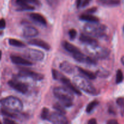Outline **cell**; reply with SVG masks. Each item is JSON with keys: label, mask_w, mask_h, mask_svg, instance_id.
Wrapping results in <instances>:
<instances>
[{"label": "cell", "mask_w": 124, "mask_h": 124, "mask_svg": "<svg viewBox=\"0 0 124 124\" xmlns=\"http://www.w3.org/2000/svg\"><path fill=\"white\" fill-rule=\"evenodd\" d=\"M53 94L60 101L63 106L67 107L72 106L74 96L71 91L64 87H55L53 89Z\"/></svg>", "instance_id": "cell-1"}, {"label": "cell", "mask_w": 124, "mask_h": 124, "mask_svg": "<svg viewBox=\"0 0 124 124\" xmlns=\"http://www.w3.org/2000/svg\"><path fill=\"white\" fill-rule=\"evenodd\" d=\"M73 82L76 87H78L84 92L91 94H96L97 90L93 85L89 82L87 78L81 76H76L73 78Z\"/></svg>", "instance_id": "cell-2"}, {"label": "cell", "mask_w": 124, "mask_h": 124, "mask_svg": "<svg viewBox=\"0 0 124 124\" xmlns=\"http://www.w3.org/2000/svg\"><path fill=\"white\" fill-rule=\"evenodd\" d=\"M85 50L93 58L104 59L109 56L110 51L105 47H99L98 46H88L85 48Z\"/></svg>", "instance_id": "cell-3"}, {"label": "cell", "mask_w": 124, "mask_h": 124, "mask_svg": "<svg viewBox=\"0 0 124 124\" xmlns=\"http://www.w3.org/2000/svg\"><path fill=\"white\" fill-rule=\"evenodd\" d=\"M106 26L105 25L98 24L97 23H92L85 25L84 30L88 35H92L94 36L101 37L104 35L106 30Z\"/></svg>", "instance_id": "cell-4"}, {"label": "cell", "mask_w": 124, "mask_h": 124, "mask_svg": "<svg viewBox=\"0 0 124 124\" xmlns=\"http://www.w3.org/2000/svg\"><path fill=\"white\" fill-rule=\"evenodd\" d=\"M1 103L9 110L19 111L23 109V105L19 99L14 97H8L1 101Z\"/></svg>", "instance_id": "cell-5"}, {"label": "cell", "mask_w": 124, "mask_h": 124, "mask_svg": "<svg viewBox=\"0 0 124 124\" xmlns=\"http://www.w3.org/2000/svg\"><path fill=\"white\" fill-rule=\"evenodd\" d=\"M48 121L52 124H69V121L64 115L58 112L50 113Z\"/></svg>", "instance_id": "cell-6"}, {"label": "cell", "mask_w": 124, "mask_h": 124, "mask_svg": "<svg viewBox=\"0 0 124 124\" xmlns=\"http://www.w3.org/2000/svg\"><path fill=\"white\" fill-rule=\"evenodd\" d=\"M25 55L29 59L31 60L39 61H42L44 58V54L41 51L36 49H27L25 52Z\"/></svg>", "instance_id": "cell-7"}, {"label": "cell", "mask_w": 124, "mask_h": 124, "mask_svg": "<svg viewBox=\"0 0 124 124\" xmlns=\"http://www.w3.org/2000/svg\"><path fill=\"white\" fill-rule=\"evenodd\" d=\"M8 85L10 86L12 88L16 90L17 92H19L23 94H25L28 91V87L25 84L19 81L12 80L9 81L8 82Z\"/></svg>", "instance_id": "cell-8"}, {"label": "cell", "mask_w": 124, "mask_h": 124, "mask_svg": "<svg viewBox=\"0 0 124 124\" xmlns=\"http://www.w3.org/2000/svg\"><path fill=\"white\" fill-rule=\"evenodd\" d=\"M19 75L23 77L25 76V77L31 78L35 81H41L44 79V76L42 74L38 73L27 70V69H23V70H20L19 72Z\"/></svg>", "instance_id": "cell-9"}, {"label": "cell", "mask_w": 124, "mask_h": 124, "mask_svg": "<svg viewBox=\"0 0 124 124\" xmlns=\"http://www.w3.org/2000/svg\"><path fill=\"white\" fill-rule=\"evenodd\" d=\"M28 44L31 45V46L41 47V48H43L46 50H49L50 49V46L48 43L45 42L44 41L39 39H31L28 41Z\"/></svg>", "instance_id": "cell-10"}, {"label": "cell", "mask_w": 124, "mask_h": 124, "mask_svg": "<svg viewBox=\"0 0 124 124\" xmlns=\"http://www.w3.org/2000/svg\"><path fill=\"white\" fill-rule=\"evenodd\" d=\"M10 59L12 62L15 64H17V65L30 66V65H31L33 64V63L29 61L27 59L22 58V57L18 56L12 55L10 56Z\"/></svg>", "instance_id": "cell-11"}, {"label": "cell", "mask_w": 124, "mask_h": 124, "mask_svg": "<svg viewBox=\"0 0 124 124\" xmlns=\"http://www.w3.org/2000/svg\"><path fill=\"white\" fill-rule=\"evenodd\" d=\"M60 81H61V82H62L69 90H70L71 92H74L76 94H78V95H81V92H80V90L79 89H78L77 87H75L74 85H73L71 84V81H70V79H69L68 78H67L65 76H63L62 77V78L61 79Z\"/></svg>", "instance_id": "cell-12"}, {"label": "cell", "mask_w": 124, "mask_h": 124, "mask_svg": "<svg viewBox=\"0 0 124 124\" xmlns=\"http://www.w3.org/2000/svg\"><path fill=\"white\" fill-rule=\"evenodd\" d=\"M79 40L81 42L87 44L88 46H98V41L96 39L85 34H81Z\"/></svg>", "instance_id": "cell-13"}, {"label": "cell", "mask_w": 124, "mask_h": 124, "mask_svg": "<svg viewBox=\"0 0 124 124\" xmlns=\"http://www.w3.org/2000/svg\"><path fill=\"white\" fill-rule=\"evenodd\" d=\"M38 31L35 27L31 26H27L24 28L23 30V35L26 38H33L37 36Z\"/></svg>", "instance_id": "cell-14"}, {"label": "cell", "mask_w": 124, "mask_h": 124, "mask_svg": "<svg viewBox=\"0 0 124 124\" xmlns=\"http://www.w3.org/2000/svg\"><path fill=\"white\" fill-rule=\"evenodd\" d=\"M63 46H64V48L67 52H70L72 54H74L75 53H78V52H80V50H79V48L78 47H76L74 45L70 44V42H67V41H64L63 42Z\"/></svg>", "instance_id": "cell-15"}, {"label": "cell", "mask_w": 124, "mask_h": 124, "mask_svg": "<svg viewBox=\"0 0 124 124\" xmlns=\"http://www.w3.org/2000/svg\"><path fill=\"white\" fill-rule=\"evenodd\" d=\"M30 16L33 20L35 21L38 22V23H40V24H42V25H46L47 24V21L44 17L42 15H41L39 13H30Z\"/></svg>", "instance_id": "cell-16"}, {"label": "cell", "mask_w": 124, "mask_h": 124, "mask_svg": "<svg viewBox=\"0 0 124 124\" xmlns=\"http://www.w3.org/2000/svg\"><path fill=\"white\" fill-rule=\"evenodd\" d=\"M80 19L85 21L89 22V23H98L99 19L96 16L90 14H83L80 16Z\"/></svg>", "instance_id": "cell-17"}, {"label": "cell", "mask_w": 124, "mask_h": 124, "mask_svg": "<svg viewBox=\"0 0 124 124\" xmlns=\"http://www.w3.org/2000/svg\"><path fill=\"white\" fill-rule=\"evenodd\" d=\"M60 69L62 71L67 73H71L73 71V65L69 62H63L61 64Z\"/></svg>", "instance_id": "cell-18"}, {"label": "cell", "mask_w": 124, "mask_h": 124, "mask_svg": "<svg viewBox=\"0 0 124 124\" xmlns=\"http://www.w3.org/2000/svg\"><path fill=\"white\" fill-rule=\"evenodd\" d=\"M78 69L79 71L81 73H82L85 78H87L92 80L95 79L96 78V75L93 73L92 71H88V70L84 69L81 67H78Z\"/></svg>", "instance_id": "cell-19"}, {"label": "cell", "mask_w": 124, "mask_h": 124, "mask_svg": "<svg viewBox=\"0 0 124 124\" xmlns=\"http://www.w3.org/2000/svg\"><path fill=\"white\" fill-rule=\"evenodd\" d=\"M8 43H9L10 45H11L12 46H14V47H23L25 46V44L23 43L22 41H20L18 39H15L13 38H11L8 40Z\"/></svg>", "instance_id": "cell-20"}, {"label": "cell", "mask_w": 124, "mask_h": 124, "mask_svg": "<svg viewBox=\"0 0 124 124\" xmlns=\"http://www.w3.org/2000/svg\"><path fill=\"white\" fill-rule=\"evenodd\" d=\"M73 56L75 58V60H76L78 62H85L86 59H87V56L84 54L81 53V51L79 52H78V53H76L75 54H73Z\"/></svg>", "instance_id": "cell-21"}, {"label": "cell", "mask_w": 124, "mask_h": 124, "mask_svg": "<svg viewBox=\"0 0 124 124\" xmlns=\"http://www.w3.org/2000/svg\"><path fill=\"white\" fill-rule=\"evenodd\" d=\"M98 104H99V102L98 101H93L91 102L88 105H87V108H86V112L90 113L92 112L93 110V109L96 107V106H98Z\"/></svg>", "instance_id": "cell-22"}, {"label": "cell", "mask_w": 124, "mask_h": 124, "mask_svg": "<svg viewBox=\"0 0 124 124\" xmlns=\"http://www.w3.org/2000/svg\"><path fill=\"white\" fill-rule=\"evenodd\" d=\"M53 108H54V110H56L57 112L63 114V115H65L66 113V111H65V109H64V106L61 104L56 103V104H55L53 105Z\"/></svg>", "instance_id": "cell-23"}, {"label": "cell", "mask_w": 124, "mask_h": 124, "mask_svg": "<svg viewBox=\"0 0 124 124\" xmlns=\"http://www.w3.org/2000/svg\"><path fill=\"white\" fill-rule=\"evenodd\" d=\"M50 115V113L49 110L48 108H44L42 110V112H41V117L43 120H47V121H48V119Z\"/></svg>", "instance_id": "cell-24"}, {"label": "cell", "mask_w": 124, "mask_h": 124, "mask_svg": "<svg viewBox=\"0 0 124 124\" xmlns=\"http://www.w3.org/2000/svg\"><path fill=\"white\" fill-rule=\"evenodd\" d=\"M124 79V75L122 73V70H118L117 71V73H116V82L117 84H120L122 82Z\"/></svg>", "instance_id": "cell-25"}, {"label": "cell", "mask_w": 124, "mask_h": 124, "mask_svg": "<svg viewBox=\"0 0 124 124\" xmlns=\"http://www.w3.org/2000/svg\"><path fill=\"white\" fill-rule=\"evenodd\" d=\"M52 76H53V79L56 80H59L60 81L61 79L62 78V77L63 76V75L61 73L58 71L57 70H56L55 69H53L52 70Z\"/></svg>", "instance_id": "cell-26"}, {"label": "cell", "mask_w": 124, "mask_h": 124, "mask_svg": "<svg viewBox=\"0 0 124 124\" xmlns=\"http://www.w3.org/2000/svg\"><path fill=\"white\" fill-rule=\"evenodd\" d=\"M1 113H2L4 115H5V116H8V117H12V118H16V117H18V116H17V115L13 113L10 112V111H9L4 110V109H2V110H1Z\"/></svg>", "instance_id": "cell-27"}, {"label": "cell", "mask_w": 124, "mask_h": 124, "mask_svg": "<svg viewBox=\"0 0 124 124\" xmlns=\"http://www.w3.org/2000/svg\"><path fill=\"white\" fill-rule=\"evenodd\" d=\"M120 2V0H106L104 2V4L108 6H117L119 4Z\"/></svg>", "instance_id": "cell-28"}, {"label": "cell", "mask_w": 124, "mask_h": 124, "mask_svg": "<svg viewBox=\"0 0 124 124\" xmlns=\"http://www.w3.org/2000/svg\"><path fill=\"white\" fill-rule=\"evenodd\" d=\"M96 75L100 76L101 78L107 77V76H108L109 75V72L108 71H107V70H103L101 69L100 70L97 71Z\"/></svg>", "instance_id": "cell-29"}, {"label": "cell", "mask_w": 124, "mask_h": 124, "mask_svg": "<svg viewBox=\"0 0 124 124\" xmlns=\"http://www.w3.org/2000/svg\"><path fill=\"white\" fill-rule=\"evenodd\" d=\"M28 0H16V2L18 5L20 6V8L27 6L28 4Z\"/></svg>", "instance_id": "cell-30"}, {"label": "cell", "mask_w": 124, "mask_h": 124, "mask_svg": "<svg viewBox=\"0 0 124 124\" xmlns=\"http://www.w3.org/2000/svg\"><path fill=\"white\" fill-rule=\"evenodd\" d=\"M69 36H70V38L71 39H74L76 38V35H77V31L75 29H72L71 30H69Z\"/></svg>", "instance_id": "cell-31"}, {"label": "cell", "mask_w": 124, "mask_h": 124, "mask_svg": "<svg viewBox=\"0 0 124 124\" xmlns=\"http://www.w3.org/2000/svg\"><path fill=\"white\" fill-rule=\"evenodd\" d=\"M35 9V7L33 6H31L30 5H27V6H25L22 8H18V10L23 11V10H33Z\"/></svg>", "instance_id": "cell-32"}, {"label": "cell", "mask_w": 124, "mask_h": 124, "mask_svg": "<svg viewBox=\"0 0 124 124\" xmlns=\"http://www.w3.org/2000/svg\"><path fill=\"white\" fill-rule=\"evenodd\" d=\"M4 124H17L14 121L8 118H4L3 119Z\"/></svg>", "instance_id": "cell-33"}, {"label": "cell", "mask_w": 124, "mask_h": 124, "mask_svg": "<svg viewBox=\"0 0 124 124\" xmlns=\"http://www.w3.org/2000/svg\"><path fill=\"white\" fill-rule=\"evenodd\" d=\"M117 105L121 107H124V98H119L116 101Z\"/></svg>", "instance_id": "cell-34"}, {"label": "cell", "mask_w": 124, "mask_h": 124, "mask_svg": "<svg viewBox=\"0 0 124 124\" xmlns=\"http://www.w3.org/2000/svg\"><path fill=\"white\" fill-rule=\"evenodd\" d=\"M96 10H97L96 7H92V8H89V9L87 10H86V14L92 15V13H94Z\"/></svg>", "instance_id": "cell-35"}, {"label": "cell", "mask_w": 124, "mask_h": 124, "mask_svg": "<svg viewBox=\"0 0 124 124\" xmlns=\"http://www.w3.org/2000/svg\"><path fill=\"white\" fill-rule=\"evenodd\" d=\"M6 27V21L4 19H0V29H4Z\"/></svg>", "instance_id": "cell-36"}, {"label": "cell", "mask_w": 124, "mask_h": 124, "mask_svg": "<svg viewBox=\"0 0 124 124\" xmlns=\"http://www.w3.org/2000/svg\"><path fill=\"white\" fill-rule=\"evenodd\" d=\"M29 2H31V3L34 4L35 5H37V6H39L41 4V2L39 0H28Z\"/></svg>", "instance_id": "cell-37"}, {"label": "cell", "mask_w": 124, "mask_h": 124, "mask_svg": "<svg viewBox=\"0 0 124 124\" xmlns=\"http://www.w3.org/2000/svg\"><path fill=\"white\" fill-rule=\"evenodd\" d=\"M91 0H84L83 2H82V7H85V6H87V5H88V4L90 3V2Z\"/></svg>", "instance_id": "cell-38"}, {"label": "cell", "mask_w": 124, "mask_h": 124, "mask_svg": "<svg viewBox=\"0 0 124 124\" xmlns=\"http://www.w3.org/2000/svg\"><path fill=\"white\" fill-rule=\"evenodd\" d=\"M82 2H83V0H76V7H77V8H79V7L82 6Z\"/></svg>", "instance_id": "cell-39"}, {"label": "cell", "mask_w": 124, "mask_h": 124, "mask_svg": "<svg viewBox=\"0 0 124 124\" xmlns=\"http://www.w3.org/2000/svg\"><path fill=\"white\" fill-rule=\"evenodd\" d=\"M107 124H119L118 122L115 119H111L108 121Z\"/></svg>", "instance_id": "cell-40"}, {"label": "cell", "mask_w": 124, "mask_h": 124, "mask_svg": "<svg viewBox=\"0 0 124 124\" xmlns=\"http://www.w3.org/2000/svg\"><path fill=\"white\" fill-rule=\"evenodd\" d=\"M87 124H97V121L94 118H92L89 120Z\"/></svg>", "instance_id": "cell-41"}, {"label": "cell", "mask_w": 124, "mask_h": 124, "mask_svg": "<svg viewBox=\"0 0 124 124\" xmlns=\"http://www.w3.org/2000/svg\"><path fill=\"white\" fill-rule=\"evenodd\" d=\"M121 62H122V64L124 65V55L122 57V58H121Z\"/></svg>", "instance_id": "cell-42"}, {"label": "cell", "mask_w": 124, "mask_h": 124, "mask_svg": "<svg viewBox=\"0 0 124 124\" xmlns=\"http://www.w3.org/2000/svg\"><path fill=\"white\" fill-rule=\"evenodd\" d=\"M1 52H0V59H1Z\"/></svg>", "instance_id": "cell-43"}, {"label": "cell", "mask_w": 124, "mask_h": 124, "mask_svg": "<svg viewBox=\"0 0 124 124\" xmlns=\"http://www.w3.org/2000/svg\"><path fill=\"white\" fill-rule=\"evenodd\" d=\"M0 124H2V123H1V122H0Z\"/></svg>", "instance_id": "cell-44"}]
</instances>
